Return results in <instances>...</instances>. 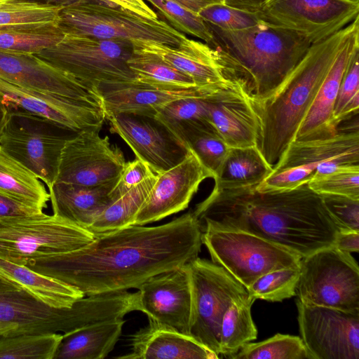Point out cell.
Here are the masks:
<instances>
[{
	"label": "cell",
	"mask_w": 359,
	"mask_h": 359,
	"mask_svg": "<svg viewBox=\"0 0 359 359\" xmlns=\"http://www.w3.org/2000/svg\"><path fill=\"white\" fill-rule=\"evenodd\" d=\"M100 131L84 130L67 140L55 182L95 187L118 179L126 162L123 154Z\"/></svg>",
	"instance_id": "cell-16"
},
{
	"label": "cell",
	"mask_w": 359,
	"mask_h": 359,
	"mask_svg": "<svg viewBox=\"0 0 359 359\" xmlns=\"http://www.w3.org/2000/svg\"><path fill=\"white\" fill-rule=\"evenodd\" d=\"M334 246L343 252H358L359 251V231L339 230Z\"/></svg>",
	"instance_id": "cell-50"
},
{
	"label": "cell",
	"mask_w": 359,
	"mask_h": 359,
	"mask_svg": "<svg viewBox=\"0 0 359 359\" xmlns=\"http://www.w3.org/2000/svg\"><path fill=\"white\" fill-rule=\"evenodd\" d=\"M0 79L23 88L102 105L97 90L53 67L35 54L0 50Z\"/></svg>",
	"instance_id": "cell-21"
},
{
	"label": "cell",
	"mask_w": 359,
	"mask_h": 359,
	"mask_svg": "<svg viewBox=\"0 0 359 359\" xmlns=\"http://www.w3.org/2000/svg\"><path fill=\"white\" fill-rule=\"evenodd\" d=\"M208 25L226 30H239L258 25L262 22L257 12H251L222 3L210 4L198 13Z\"/></svg>",
	"instance_id": "cell-45"
},
{
	"label": "cell",
	"mask_w": 359,
	"mask_h": 359,
	"mask_svg": "<svg viewBox=\"0 0 359 359\" xmlns=\"http://www.w3.org/2000/svg\"><path fill=\"white\" fill-rule=\"evenodd\" d=\"M321 196L340 230L359 231V201L337 196Z\"/></svg>",
	"instance_id": "cell-46"
},
{
	"label": "cell",
	"mask_w": 359,
	"mask_h": 359,
	"mask_svg": "<svg viewBox=\"0 0 359 359\" xmlns=\"http://www.w3.org/2000/svg\"><path fill=\"white\" fill-rule=\"evenodd\" d=\"M154 173L155 172L147 163L137 158L126 162L118 179L111 191L113 200L115 201Z\"/></svg>",
	"instance_id": "cell-47"
},
{
	"label": "cell",
	"mask_w": 359,
	"mask_h": 359,
	"mask_svg": "<svg viewBox=\"0 0 359 359\" xmlns=\"http://www.w3.org/2000/svg\"><path fill=\"white\" fill-rule=\"evenodd\" d=\"M60 129L63 128L39 117L8 114L0 146L49 189L55 182L62 149L71 137Z\"/></svg>",
	"instance_id": "cell-12"
},
{
	"label": "cell",
	"mask_w": 359,
	"mask_h": 359,
	"mask_svg": "<svg viewBox=\"0 0 359 359\" xmlns=\"http://www.w3.org/2000/svg\"><path fill=\"white\" fill-rule=\"evenodd\" d=\"M180 140L196 155L214 181L216 180L231 148L214 126L193 128L182 134Z\"/></svg>",
	"instance_id": "cell-36"
},
{
	"label": "cell",
	"mask_w": 359,
	"mask_h": 359,
	"mask_svg": "<svg viewBox=\"0 0 359 359\" xmlns=\"http://www.w3.org/2000/svg\"><path fill=\"white\" fill-rule=\"evenodd\" d=\"M201 228L248 232L305 257L334 246L340 228L323 197L307 183L293 189L259 192L255 187L212 189L192 212Z\"/></svg>",
	"instance_id": "cell-2"
},
{
	"label": "cell",
	"mask_w": 359,
	"mask_h": 359,
	"mask_svg": "<svg viewBox=\"0 0 359 359\" xmlns=\"http://www.w3.org/2000/svg\"><path fill=\"white\" fill-rule=\"evenodd\" d=\"M123 319L90 324L66 334L54 359H104L114 349L125 323Z\"/></svg>",
	"instance_id": "cell-28"
},
{
	"label": "cell",
	"mask_w": 359,
	"mask_h": 359,
	"mask_svg": "<svg viewBox=\"0 0 359 359\" xmlns=\"http://www.w3.org/2000/svg\"><path fill=\"white\" fill-rule=\"evenodd\" d=\"M359 27V16L328 38L311 44L278 88L260 100L252 98L258 117L257 147L273 167L296 134L339 53Z\"/></svg>",
	"instance_id": "cell-3"
},
{
	"label": "cell",
	"mask_w": 359,
	"mask_h": 359,
	"mask_svg": "<svg viewBox=\"0 0 359 359\" xmlns=\"http://www.w3.org/2000/svg\"><path fill=\"white\" fill-rule=\"evenodd\" d=\"M222 84L168 88L133 83L102 85L97 88V90L107 119L110 116L120 113L154 116L160 109L174 100L206 96Z\"/></svg>",
	"instance_id": "cell-24"
},
{
	"label": "cell",
	"mask_w": 359,
	"mask_h": 359,
	"mask_svg": "<svg viewBox=\"0 0 359 359\" xmlns=\"http://www.w3.org/2000/svg\"><path fill=\"white\" fill-rule=\"evenodd\" d=\"M262 22L294 32L318 43L359 16V0H264L257 11Z\"/></svg>",
	"instance_id": "cell-13"
},
{
	"label": "cell",
	"mask_w": 359,
	"mask_h": 359,
	"mask_svg": "<svg viewBox=\"0 0 359 359\" xmlns=\"http://www.w3.org/2000/svg\"><path fill=\"white\" fill-rule=\"evenodd\" d=\"M137 311V293L126 291L83 297L69 308H56L22 288L0 291L1 336L72 332L98 322L123 319Z\"/></svg>",
	"instance_id": "cell-4"
},
{
	"label": "cell",
	"mask_w": 359,
	"mask_h": 359,
	"mask_svg": "<svg viewBox=\"0 0 359 359\" xmlns=\"http://www.w3.org/2000/svg\"><path fill=\"white\" fill-rule=\"evenodd\" d=\"M43 212V210L27 205L0 193V219L15 217L32 216Z\"/></svg>",
	"instance_id": "cell-48"
},
{
	"label": "cell",
	"mask_w": 359,
	"mask_h": 359,
	"mask_svg": "<svg viewBox=\"0 0 359 359\" xmlns=\"http://www.w3.org/2000/svg\"><path fill=\"white\" fill-rule=\"evenodd\" d=\"M0 276L16 284L32 296L56 308L71 307L85 294L78 288L42 275L25 265L0 258Z\"/></svg>",
	"instance_id": "cell-29"
},
{
	"label": "cell",
	"mask_w": 359,
	"mask_h": 359,
	"mask_svg": "<svg viewBox=\"0 0 359 359\" xmlns=\"http://www.w3.org/2000/svg\"><path fill=\"white\" fill-rule=\"evenodd\" d=\"M10 1H11V0H0V6L4 4H6V3H7V2Z\"/></svg>",
	"instance_id": "cell-56"
},
{
	"label": "cell",
	"mask_w": 359,
	"mask_h": 359,
	"mask_svg": "<svg viewBox=\"0 0 359 359\" xmlns=\"http://www.w3.org/2000/svg\"><path fill=\"white\" fill-rule=\"evenodd\" d=\"M359 109V43L353 48L344 72L335 102L333 118L335 125Z\"/></svg>",
	"instance_id": "cell-44"
},
{
	"label": "cell",
	"mask_w": 359,
	"mask_h": 359,
	"mask_svg": "<svg viewBox=\"0 0 359 359\" xmlns=\"http://www.w3.org/2000/svg\"><path fill=\"white\" fill-rule=\"evenodd\" d=\"M137 289V311L149 323L189 335L191 291L185 265L152 276Z\"/></svg>",
	"instance_id": "cell-19"
},
{
	"label": "cell",
	"mask_w": 359,
	"mask_h": 359,
	"mask_svg": "<svg viewBox=\"0 0 359 359\" xmlns=\"http://www.w3.org/2000/svg\"><path fill=\"white\" fill-rule=\"evenodd\" d=\"M117 134L156 174L181 163L190 151L154 116L120 113L107 118Z\"/></svg>",
	"instance_id": "cell-17"
},
{
	"label": "cell",
	"mask_w": 359,
	"mask_h": 359,
	"mask_svg": "<svg viewBox=\"0 0 359 359\" xmlns=\"http://www.w3.org/2000/svg\"><path fill=\"white\" fill-rule=\"evenodd\" d=\"M309 187L319 195H331L359 201V164L345 165L312 177Z\"/></svg>",
	"instance_id": "cell-42"
},
{
	"label": "cell",
	"mask_w": 359,
	"mask_h": 359,
	"mask_svg": "<svg viewBox=\"0 0 359 359\" xmlns=\"http://www.w3.org/2000/svg\"><path fill=\"white\" fill-rule=\"evenodd\" d=\"M8 118V111L3 104L0 102V137L4 130Z\"/></svg>",
	"instance_id": "cell-55"
},
{
	"label": "cell",
	"mask_w": 359,
	"mask_h": 359,
	"mask_svg": "<svg viewBox=\"0 0 359 359\" xmlns=\"http://www.w3.org/2000/svg\"><path fill=\"white\" fill-rule=\"evenodd\" d=\"M202 233L189 212L161 225H131L97 236L78 250L31 260L25 266L88 296L126 291L198 257Z\"/></svg>",
	"instance_id": "cell-1"
},
{
	"label": "cell",
	"mask_w": 359,
	"mask_h": 359,
	"mask_svg": "<svg viewBox=\"0 0 359 359\" xmlns=\"http://www.w3.org/2000/svg\"><path fill=\"white\" fill-rule=\"evenodd\" d=\"M201 229L212 262L246 289L270 271L300 266V255L255 234L208 225Z\"/></svg>",
	"instance_id": "cell-10"
},
{
	"label": "cell",
	"mask_w": 359,
	"mask_h": 359,
	"mask_svg": "<svg viewBox=\"0 0 359 359\" xmlns=\"http://www.w3.org/2000/svg\"><path fill=\"white\" fill-rule=\"evenodd\" d=\"M57 25L64 34L105 40L148 41L176 46L186 36L160 19L95 1L63 7Z\"/></svg>",
	"instance_id": "cell-7"
},
{
	"label": "cell",
	"mask_w": 359,
	"mask_h": 359,
	"mask_svg": "<svg viewBox=\"0 0 359 359\" xmlns=\"http://www.w3.org/2000/svg\"><path fill=\"white\" fill-rule=\"evenodd\" d=\"M0 193L41 210L50 200L43 183L1 146Z\"/></svg>",
	"instance_id": "cell-31"
},
{
	"label": "cell",
	"mask_w": 359,
	"mask_h": 359,
	"mask_svg": "<svg viewBox=\"0 0 359 359\" xmlns=\"http://www.w3.org/2000/svg\"><path fill=\"white\" fill-rule=\"evenodd\" d=\"M157 179L154 173L109 205L87 229L95 237L133 225Z\"/></svg>",
	"instance_id": "cell-32"
},
{
	"label": "cell",
	"mask_w": 359,
	"mask_h": 359,
	"mask_svg": "<svg viewBox=\"0 0 359 359\" xmlns=\"http://www.w3.org/2000/svg\"><path fill=\"white\" fill-rule=\"evenodd\" d=\"M63 37L56 22L0 27V50L38 54Z\"/></svg>",
	"instance_id": "cell-33"
},
{
	"label": "cell",
	"mask_w": 359,
	"mask_h": 359,
	"mask_svg": "<svg viewBox=\"0 0 359 359\" xmlns=\"http://www.w3.org/2000/svg\"><path fill=\"white\" fill-rule=\"evenodd\" d=\"M207 25L215 36V48L239 65L255 100L271 95L311 45L294 32L263 22L239 30Z\"/></svg>",
	"instance_id": "cell-5"
},
{
	"label": "cell",
	"mask_w": 359,
	"mask_h": 359,
	"mask_svg": "<svg viewBox=\"0 0 359 359\" xmlns=\"http://www.w3.org/2000/svg\"><path fill=\"white\" fill-rule=\"evenodd\" d=\"M116 181L95 187L55 182L48 189L53 215L87 229L114 201L111 191Z\"/></svg>",
	"instance_id": "cell-27"
},
{
	"label": "cell",
	"mask_w": 359,
	"mask_h": 359,
	"mask_svg": "<svg viewBox=\"0 0 359 359\" xmlns=\"http://www.w3.org/2000/svg\"><path fill=\"white\" fill-rule=\"evenodd\" d=\"M254 300L234 302L226 311L221 325L220 355L230 358L243 346L257 339V330L251 315Z\"/></svg>",
	"instance_id": "cell-35"
},
{
	"label": "cell",
	"mask_w": 359,
	"mask_h": 359,
	"mask_svg": "<svg viewBox=\"0 0 359 359\" xmlns=\"http://www.w3.org/2000/svg\"><path fill=\"white\" fill-rule=\"evenodd\" d=\"M63 7L21 0L0 6V27L56 22Z\"/></svg>",
	"instance_id": "cell-43"
},
{
	"label": "cell",
	"mask_w": 359,
	"mask_h": 359,
	"mask_svg": "<svg viewBox=\"0 0 359 359\" xmlns=\"http://www.w3.org/2000/svg\"><path fill=\"white\" fill-rule=\"evenodd\" d=\"M185 266L191 291L189 335L220 358V330L226 311L234 302L253 299L241 283L212 261L197 257Z\"/></svg>",
	"instance_id": "cell-9"
},
{
	"label": "cell",
	"mask_w": 359,
	"mask_h": 359,
	"mask_svg": "<svg viewBox=\"0 0 359 359\" xmlns=\"http://www.w3.org/2000/svg\"><path fill=\"white\" fill-rule=\"evenodd\" d=\"M257 146L231 148L213 189L229 190L257 187L271 172Z\"/></svg>",
	"instance_id": "cell-30"
},
{
	"label": "cell",
	"mask_w": 359,
	"mask_h": 359,
	"mask_svg": "<svg viewBox=\"0 0 359 359\" xmlns=\"http://www.w3.org/2000/svg\"><path fill=\"white\" fill-rule=\"evenodd\" d=\"M359 43V27L350 35L323 81L294 140L330 137L338 131L333 118L340 83L351 53Z\"/></svg>",
	"instance_id": "cell-25"
},
{
	"label": "cell",
	"mask_w": 359,
	"mask_h": 359,
	"mask_svg": "<svg viewBox=\"0 0 359 359\" xmlns=\"http://www.w3.org/2000/svg\"><path fill=\"white\" fill-rule=\"evenodd\" d=\"M356 164H359L358 128L345 132L338 130L327 137L294 140L271 170L300 167L315 177L342 165Z\"/></svg>",
	"instance_id": "cell-23"
},
{
	"label": "cell",
	"mask_w": 359,
	"mask_h": 359,
	"mask_svg": "<svg viewBox=\"0 0 359 359\" xmlns=\"http://www.w3.org/2000/svg\"><path fill=\"white\" fill-rule=\"evenodd\" d=\"M210 94L174 100L160 109L154 117L180 140L184 133L193 128L212 125L208 100Z\"/></svg>",
	"instance_id": "cell-37"
},
{
	"label": "cell",
	"mask_w": 359,
	"mask_h": 359,
	"mask_svg": "<svg viewBox=\"0 0 359 359\" xmlns=\"http://www.w3.org/2000/svg\"><path fill=\"white\" fill-rule=\"evenodd\" d=\"M1 335V330H0V336Z\"/></svg>",
	"instance_id": "cell-57"
},
{
	"label": "cell",
	"mask_w": 359,
	"mask_h": 359,
	"mask_svg": "<svg viewBox=\"0 0 359 359\" xmlns=\"http://www.w3.org/2000/svg\"><path fill=\"white\" fill-rule=\"evenodd\" d=\"M113 7L134 13L138 15L149 18L158 19L156 13L152 10L144 0H95Z\"/></svg>",
	"instance_id": "cell-49"
},
{
	"label": "cell",
	"mask_w": 359,
	"mask_h": 359,
	"mask_svg": "<svg viewBox=\"0 0 359 359\" xmlns=\"http://www.w3.org/2000/svg\"><path fill=\"white\" fill-rule=\"evenodd\" d=\"M182 33L196 36L215 48V39L208 25L198 13L172 0H147Z\"/></svg>",
	"instance_id": "cell-41"
},
{
	"label": "cell",
	"mask_w": 359,
	"mask_h": 359,
	"mask_svg": "<svg viewBox=\"0 0 359 359\" xmlns=\"http://www.w3.org/2000/svg\"><path fill=\"white\" fill-rule=\"evenodd\" d=\"M25 1H29L32 3H37L41 4L58 6L62 7H66L74 4L81 3H86L88 1H95V0H21Z\"/></svg>",
	"instance_id": "cell-53"
},
{
	"label": "cell",
	"mask_w": 359,
	"mask_h": 359,
	"mask_svg": "<svg viewBox=\"0 0 359 359\" xmlns=\"http://www.w3.org/2000/svg\"><path fill=\"white\" fill-rule=\"evenodd\" d=\"M217 2L242 10L257 12L264 0H215Z\"/></svg>",
	"instance_id": "cell-51"
},
{
	"label": "cell",
	"mask_w": 359,
	"mask_h": 359,
	"mask_svg": "<svg viewBox=\"0 0 359 359\" xmlns=\"http://www.w3.org/2000/svg\"><path fill=\"white\" fill-rule=\"evenodd\" d=\"M298 323L311 359H359V310L347 311L298 299Z\"/></svg>",
	"instance_id": "cell-15"
},
{
	"label": "cell",
	"mask_w": 359,
	"mask_h": 359,
	"mask_svg": "<svg viewBox=\"0 0 359 359\" xmlns=\"http://www.w3.org/2000/svg\"><path fill=\"white\" fill-rule=\"evenodd\" d=\"M93 234L56 215L41 213L0 219V258L26 265L29 261L83 248Z\"/></svg>",
	"instance_id": "cell-8"
},
{
	"label": "cell",
	"mask_w": 359,
	"mask_h": 359,
	"mask_svg": "<svg viewBox=\"0 0 359 359\" xmlns=\"http://www.w3.org/2000/svg\"><path fill=\"white\" fill-rule=\"evenodd\" d=\"M0 102L8 114L39 117L74 133L100 130L106 120L102 104L23 88L1 79Z\"/></svg>",
	"instance_id": "cell-14"
},
{
	"label": "cell",
	"mask_w": 359,
	"mask_h": 359,
	"mask_svg": "<svg viewBox=\"0 0 359 359\" xmlns=\"http://www.w3.org/2000/svg\"><path fill=\"white\" fill-rule=\"evenodd\" d=\"M208 100L210 122L230 148L257 146L259 123L244 78L228 80Z\"/></svg>",
	"instance_id": "cell-20"
},
{
	"label": "cell",
	"mask_w": 359,
	"mask_h": 359,
	"mask_svg": "<svg viewBox=\"0 0 359 359\" xmlns=\"http://www.w3.org/2000/svg\"><path fill=\"white\" fill-rule=\"evenodd\" d=\"M132 43L133 49L158 55L198 86H217L235 77L244 78L239 65L224 52L187 36L176 46L148 41Z\"/></svg>",
	"instance_id": "cell-18"
},
{
	"label": "cell",
	"mask_w": 359,
	"mask_h": 359,
	"mask_svg": "<svg viewBox=\"0 0 359 359\" xmlns=\"http://www.w3.org/2000/svg\"><path fill=\"white\" fill-rule=\"evenodd\" d=\"M63 335L60 333L0 336V358L54 359Z\"/></svg>",
	"instance_id": "cell-38"
},
{
	"label": "cell",
	"mask_w": 359,
	"mask_h": 359,
	"mask_svg": "<svg viewBox=\"0 0 359 359\" xmlns=\"http://www.w3.org/2000/svg\"><path fill=\"white\" fill-rule=\"evenodd\" d=\"M131 352L124 359H217L219 357L192 337L176 330L149 324L131 337Z\"/></svg>",
	"instance_id": "cell-26"
},
{
	"label": "cell",
	"mask_w": 359,
	"mask_h": 359,
	"mask_svg": "<svg viewBox=\"0 0 359 359\" xmlns=\"http://www.w3.org/2000/svg\"><path fill=\"white\" fill-rule=\"evenodd\" d=\"M231 359H311L300 337L276 334L264 341L245 344Z\"/></svg>",
	"instance_id": "cell-39"
},
{
	"label": "cell",
	"mask_w": 359,
	"mask_h": 359,
	"mask_svg": "<svg viewBox=\"0 0 359 359\" xmlns=\"http://www.w3.org/2000/svg\"><path fill=\"white\" fill-rule=\"evenodd\" d=\"M19 287L16 284L0 276V291L14 290Z\"/></svg>",
	"instance_id": "cell-54"
},
{
	"label": "cell",
	"mask_w": 359,
	"mask_h": 359,
	"mask_svg": "<svg viewBox=\"0 0 359 359\" xmlns=\"http://www.w3.org/2000/svg\"><path fill=\"white\" fill-rule=\"evenodd\" d=\"M300 266L270 271L257 279L247 288L253 300L282 302L296 295Z\"/></svg>",
	"instance_id": "cell-40"
},
{
	"label": "cell",
	"mask_w": 359,
	"mask_h": 359,
	"mask_svg": "<svg viewBox=\"0 0 359 359\" xmlns=\"http://www.w3.org/2000/svg\"><path fill=\"white\" fill-rule=\"evenodd\" d=\"M188 9L198 13L203 7L213 3H219L215 0H172Z\"/></svg>",
	"instance_id": "cell-52"
},
{
	"label": "cell",
	"mask_w": 359,
	"mask_h": 359,
	"mask_svg": "<svg viewBox=\"0 0 359 359\" xmlns=\"http://www.w3.org/2000/svg\"><path fill=\"white\" fill-rule=\"evenodd\" d=\"M133 52V43L128 40L64 34L56 45L35 55L97 90L102 85L135 83V75L128 65Z\"/></svg>",
	"instance_id": "cell-6"
},
{
	"label": "cell",
	"mask_w": 359,
	"mask_h": 359,
	"mask_svg": "<svg viewBox=\"0 0 359 359\" xmlns=\"http://www.w3.org/2000/svg\"><path fill=\"white\" fill-rule=\"evenodd\" d=\"M299 300L307 304L359 310V268L351 253L335 246L302 258L296 289Z\"/></svg>",
	"instance_id": "cell-11"
},
{
	"label": "cell",
	"mask_w": 359,
	"mask_h": 359,
	"mask_svg": "<svg viewBox=\"0 0 359 359\" xmlns=\"http://www.w3.org/2000/svg\"><path fill=\"white\" fill-rule=\"evenodd\" d=\"M128 65L139 84L168 88L198 86L189 76L149 52L133 49Z\"/></svg>",
	"instance_id": "cell-34"
},
{
	"label": "cell",
	"mask_w": 359,
	"mask_h": 359,
	"mask_svg": "<svg viewBox=\"0 0 359 359\" xmlns=\"http://www.w3.org/2000/svg\"><path fill=\"white\" fill-rule=\"evenodd\" d=\"M212 178L191 151L179 164L159 174L133 225L157 222L186 209L203 180Z\"/></svg>",
	"instance_id": "cell-22"
}]
</instances>
